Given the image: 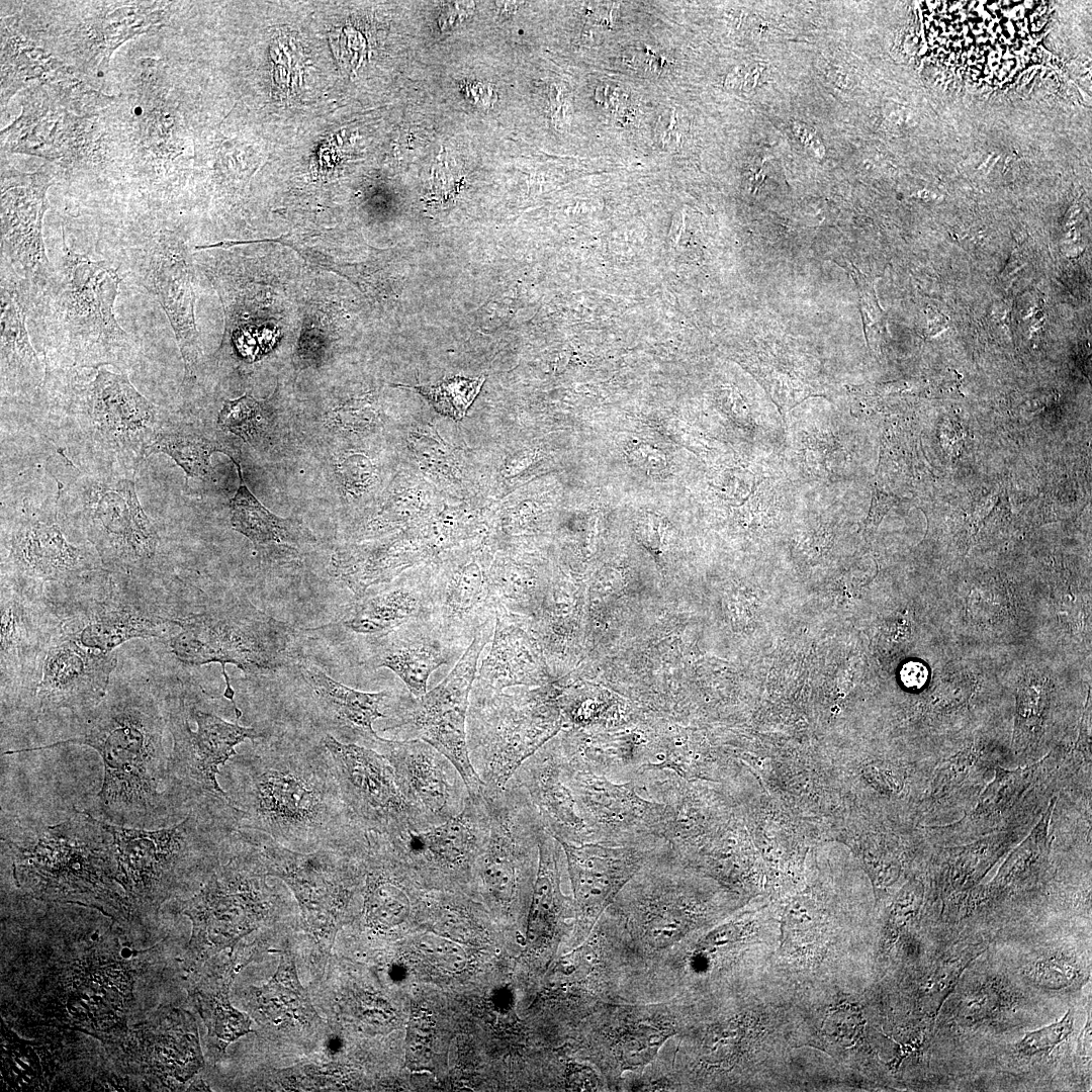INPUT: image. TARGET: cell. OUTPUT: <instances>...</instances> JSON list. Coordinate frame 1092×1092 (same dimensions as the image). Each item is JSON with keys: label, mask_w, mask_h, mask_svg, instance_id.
<instances>
[{"label": "cell", "mask_w": 1092, "mask_h": 1092, "mask_svg": "<svg viewBox=\"0 0 1092 1092\" xmlns=\"http://www.w3.org/2000/svg\"><path fill=\"white\" fill-rule=\"evenodd\" d=\"M232 757L239 827L301 852L348 845L365 832L347 807L332 757L320 746L258 744Z\"/></svg>", "instance_id": "6da1fadb"}, {"label": "cell", "mask_w": 1092, "mask_h": 1092, "mask_svg": "<svg viewBox=\"0 0 1092 1092\" xmlns=\"http://www.w3.org/2000/svg\"><path fill=\"white\" fill-rule=\"evenodd\" d=\"M84 712L85 719L75 736L46 746L9 750L5 754L70 743L94 748L104 765L103 783L97 794L100 810L109 823L116 825L145 828L157 821H165L198 796L160 790L166 787L185 793L171 783L170 755L163 743L167 719L149 694L114 687L98 705Z\"/></svg>", "instance_id": "7a4b0ae2"}, {"label": "cell", "mask_w": 1092, "mask_h": 1092, "mask_svg": "<svg viewBox=\"0 0 1092 1092\" xmlns=\"http://www.w3.org/2000/svg\"><path fill=\"white\" fill-rule=\"evenodd\" d=\"M46 369L48 419L87 472L134 475L163 423L126 374L103 367Z\"/></svg>", "instance_id": "3957f363"}, {"label": "cell", "mask_w": 1092, "mask_h": 1092, "mask_svg": "<svg viewBox=\"0 0 1092 1092\" xmlns=\"http://www.w3.org/2000/svg\"><path fill=\"white\" fill-rule=\"evenodd\" d=\"M63 251L61 264L36 293L40 294L35 312L46 369L130 367L139 356L140 344L114 315L121 281L118 273L65 244Z\"/></svg>", "instance_id": "277c9868"}, {"label": "cell", "mask_w": 1092, "mask_h": 1092, "mask_svg": "<svg viewBox=\"0 0 1092 1092\" xmlns=\"http://www.w3.org/2000/svg\"><path fill=\"white\" fill-rule=\"evenodd\" d=\"M112 836L115 881L139 911H156L183 875L214 866L239 838L238 811L226 800L199 795L171 827L128 828L102 820Z\"/></svg>", "instance_id": "5b68a950"}, {"label": "cell", "mask_w": 1092, "mask_h": 1092, "mask_svg": "<svg viewBox=\"0 0 1092 1092\" xmlns=\"http://www.w3.org/2000/svg\"><path fill=\"white\" fill-rule=\"evenodd\" d=\"M13 855L19 886L46 900L75 902L108 914L128 911L113 884L116 877L112 836L87 811L38 829L25 845L5 839Z\"/></svg>", "instance_id": "8992f818"}, {"label": "cell", "mask_w": 1092, "mask_h": 1092, "mask_svg": "<svg viewBox=\"0 0 1092 1092\" xmlns=\"http://www.w3.org/2000/svg\"><path fill=\"white\" fill-rule=\"evenodd\" d=\"M556 702V693L508 694L475 678L466 736L482 792L503 790L521 764L558 732Z\"/></svg>", "instance_id": "52a82bcc"}, {"label": "cell", "mask_w": 1092, "mask_h": 1092, "mask_svg": "<svg viewBox=\"0 0 1092 1092\" xmlns=\"http://www.w3.org/2000/svg\"><path fill=\"white\" fill-rule=\"evenodd\" d=\"M169 636L174 655L185 664L219 663L225 680L223 696L233 704L236 718L242 711L225 671L231 663L245 673L274 671L296 659L295 631L289 624L269 617L249 602L175 618Z\"/></svg>", "instance_id": "ba28073f"}, {"label": "cell", "mask_w": 1092, "mask_h": 1092, "mask_svg": "<svg viewBox=\"0 0 1092 1092\" xmlns=\"http://www.w3.org/2000/svg\"><path fill=\"white\" fill-rule=\"evenodd\" d=\"M689 1011L678 998L610 999L578 1024L575 1051L600 1073L608 1091H629L665 1043L688 1026Z\"/></svg>", "instance_id": "9c48e42d"}, {"label": "cell", "mask_w": 1092, "mask_h": 1092, "mask_svg": "<svg viewBox=\"0 0 1092 1092\" xmlns=\"http://www.w3.org/2000/svg\"><path fill=\"white\" fill-rule=\"evenodd\" d=\"M57 505L64 519L83 530L103 566L127 569L155 557L158 532L132 479L87 472L63 486Z\"/></svg>", "instance_id": "30bf717a"}, {"label": "cell", "mask_w": 1092, "mask_h": 1092, "mask_svg": "<svg viewBox=\"0 0 1092 1092\" xmlns=\"http://www.w3.org/2000/svg\"><path fill=\"white\" fill-rule=\"evenodd\" d=\"M265 876L256 847L240 835L237 853L183 904L182 913L193 924L188 949L192 957L200 961L233 947L268 918L275 897Z\"/></svg>", "instance_id": "8fae6325"}, {"label": "cell", "mask_w": 1092, "mask_h": 1092, "mask_svg": "<svg viewBox=\"0 0 1092 1092\" xmlns=\"http://www.w3.org/2000/svg\"><path fill=\"white\" fill-rule=\"evenodd\" d=\"M482 795L489 826L474 872L484 895L503 911L529 909L544 829L541 818L514 777L499 792Z\"/></svg>", "instance_id": "7c38bea8"}, {"label": "cell", "mask_w": 1092, "mask_h": 1092, "mask_svg": "<svg viewBox=\"0 0 1092 1092\" xmlns=\"http://www.w3.org/2000/svg\"><path fill=\"white\" fill-rule=\"evenodd\" d=\"M239 833L256 847L267 875L291 889L312 931L335 932L353 896L365 833L348 845L310 852L287 848L257 831L240 828Z\"/></svg>", "instance_id": "4fadbf2b"}, {"label": "cell", "mask_w": 1092, "mask_h": 1092, "mask_svg": "<svg viewBox=\"0 0 1092 1092\" xmlns=\"http://www.w3.org/2000/svg\"><path fill=\"white\" fill-rule=\"evenodd\" d=\"M495 618L489 619L475 634L448 675L433 690L419 698L399 700L393 722L383 730L408 726L417 738L432 745L456 767L468 795H482L484 785L469 757L466 719L470 693L476 678L478 659L492 639Z\"/></svg>", "instance_id": "5bb4252c"}, {"label": "cell", "mask_w": 1092, "mask_h": 1092, "mask_svg": "<svg viewBox=\"0 0 1092 1092\" xmlns=\"http://www.w3.org/2000/svg\"><path fill=\"white\" fill-rule=\"evenodd\" d=\"M561 757L563 778L590 843L654 848L666 842L663 803L645 798L632 782H614Z\"/></svg>", "instance_id": "9a60e30c"}, {"label": "cell", "mask_w": 1092, "mask_h": 1092, "mask_svg": "<svg viewBox=\"0 0 1092 1092\" xmlns=\"http://www.w3.org/2000/svg\"><path fill=\"white\" fill-rule=\"evenodd\" d=\"M51 514L28 505L2 524L1 577L41 589L103 570L98 554L69 542Z\"/></svg>", "instance_id": "2e32d148"}, {"label": "cell", "mask_w": 1092, "mask_h": 1092, "mask_svg": "<svg viewBox=\"0 0 1092 1092\" xmlns=\"http://www.w3.org/2000/svg\"><path fill=\"white\" fill-rule=\"evenodd\" d=\"M322 742L332 757L342 797L364 829L387 837L414 829L393 768L382 753L343 742L330 733Z\"/></svg>", "instance_id": "e0dca14e"}, {"label": "cell", "mask_w": 1092, "mask_h": 1092, "mask_svg": "<svg viewBox=\"0 0 1092 1092\" xmlns=\"http://www.w3.org/2000/svg\"><path fill=\"white\" fill-rule=\"evenodd\" d=\"M188 715L197 725L195 731L189 726L182 705L173 708L167 718V727L173 738L168 763L171 783L180 791L209 793L231 804L228 792L217 782L219 766L238 754L235 747L240 743L247 739L253 742L267 735L256 728L230 723L194 707L188 709Z\"/></svg>", "instance_id": "ac0fdd59"}, {"label": "cell", "mask_w": 1092, "mask_h": 1092, "mask_svg": "<svg viewBox=\"0 0 1092 1092\" xmlns=\"http://www.w3.org/2000/svg\"><path fill=\"white\" fill-rule=\"evenodd\" d=\"M40 589L1 577V695L36 692L43 661L60 617L40 599Z\"/></svg>", "instance_id": "d6986e66"}, {"label": "cell", "mask_w": 1092, "mask_h": 1092, "mask_svg": "<svg viewBox=\"0 0 1092 1092\" xmlns=\"http://www.w3.org/2000/svg\"><path fill=\"white\" fill-rule=\"evenodd\" d=\"M393 768L414 829H425L456 816L468 792L456 767L419 738L383 739L378 743Z\"/></svg>", "instance_id": "ffe728a7"}, {"label": "cell", "mask_w": 1092, "mask_h": 1092, "mask_svg": "<svg viewBox=\"0 0 1092 1092\" xmlns=\"http://www.w3.org/2000/svg\"><path fill=\"white\" fill-rule=\"evenodd\" d=\"M51 184L43 173L10 172L1 179V268L25 282L33 294L54 273L42 237Z\"/></svg>", "instance_id": "44dd1931"}, {"label": "cell", "mask_w": 1092, "mask_h": 1092, "mask_svg": "<svg viewBox=\"0 0 1092 1092\" xmlns=\"http://www.w3.org/2000/svg\"><path fill=\"white\" fill-rule=\"evenodd\" d=\"M141 284L157 299L173 328L185 367L195 378L201 349L194 317V272L185 245L176 237H154L139 251Z\"/></svg>", "instance_id": "7402d4cb"}, {"label": "cell", "mask_w": 1092, "mask_h": 1092, "mask_svg": "<svg viewBox=\"0 0 1092 1092\" xmlns=\"http://www.w3.org/2000/svg\"><path fill=\"white\" fill-rule=\"evenodd\" d=\"M559 843L573 889L575 942L581 944L619 891L658 846Z\"/></svg>", "instance_id": "603a6c76"}, {"label": "cell", "mask_w": 1092, "mask_h": 1092, "mask_svg": "<svg viewBox=\"0 0 1092 1092\" xmlns=\"http://www.w3.org/2000/svg\"><path fill=\"white\" fill-rule=\"evenodd\" d=\"M483 795L467 797L463 809L443 823L387 837L412 868L452 878L474 871L488 835Z\"/></svg>", "instance_id": "cb8c5ba5"}, {"label": "cell", "mask_w": 1092, "mask_h": 1092, "mask_svg": "<svg viewBox=\"0 0 1092 1092\" xmlns=\"http://www.w3.org/2000/svg\"><path fill=\"white\" fill-rule=\"evenodd\" d=\"M116 664L113 652L83 646L64 636L59 626L35 692L39 709L84 712L95 707L106 696Z\"/></svg>", "instance_id": "d4e9b609"}, {"label": "cell", "mask_w": 1092, "mask_h": 1092, "mask_svg": "<svg viewBox=\"0 0 1092 1092\" xmlns=\"http://www.w3.org/2000/svg\"><path fill=\"white\" fill-rule=\"evenodd\" d=\"M495 611L488 570L477 560L429 574L428 620L457 648L464 651Z\"/></svg>", "instance_id": "484cf974"}, {"label": "cell", "mask_w": 1092, "mask_h": 1092, "mask_svg": "<svg viewBox=\"0 0 1092 1092\" xmlns=\"http://www.w3.org/2000/svg\"><path fill=\"white\" fill-rule=\"evenodd\" d=\"M112 590L102 601L73 607L60 617V632L79 644L105 652L133 638H163L176 628L175 618L161 616L154 609Z\"/></svg>", "instance_id": "4316f807"}, {"label": "cell", "mask_w": 1092, "mask_h": 1092, "mask_svg": "<svg viewBox=\"0 0 1092 1092\" xmlns=\"http://www.w3.org/2000/svg\"><path fill=\"white\" fill-rule=\"evenodd\" d=\"M463 652L445 640L428 619H419L369 640L364 664L373 669H390L404 682L408 693L419 698L427 693L433 671Z\"/></svg>", "instance_id": "83f0119b"}, {"label": "cell", "mask_w": 1092, "mask_h": 1092, "mask_svg": "<svg viewBox=\"0 0 1092 1092\" xmlns=\"http://www.w3.org/2000/svg\"><path fill=\"white\" fill-rule=\"evenodd\" d=\"M514 778L527 792L544 828L558 841L590 843L562 774L559 739L551 738L517 769Z\"/></svg>", "instance_id": "f1b7e54d"}, {"label": "cell", "mask_w": 1092, "mask_h": 1092, "mask_svg": "<svg viewBox=\"0 0 1092 1092\" xmlns=\"http://www.w3.org/2000/svg\"><path fill=\"white\" fill-rule=\"evenodd\" d=\"M29 287L1 269V393L27 396L41 388L46 369L25 326L31 303Z\"/></svg>", "instance_id": "f546056e"}, {"label": "cell", "mask_w": 1092, "mask_h": 1092, "mask_svg": "<svg viewBox=\"0 0 1092 1092\" xmlns=\"http://www.w3.org/2000/svg\"><path fill=\"white\" fill-rule=\"evenodd\" d=\"M299 668L321 712L334 728L347 737L348 743L361 741L378 746L384 738L377 735L373 723L386 717L381 708L391 698L390 692L354 690L335 680L306 659L299 661Z\"/></svg>", "instance_id": "4dcf8cb0"}, {"label": "cell", "mask_w": 1092, "mask_h": 1092, "mask_svg": "<svg viewBox=\"0 0 1092 1092\" xmlns=\"http://www.w3.org/2000/svg\"><path fill=\"white\" fill-rule=\"evenodd\" d=\"M356 599L339 624L369 640L376 639L412 621L428 619L429 575L401 579Z\"/></svg>", "instance_id": "1f68e13d"}, {"label": "cell", "mask_w": 1092, "mask_h": 1092, "mask_svg": "<svg viewBox=\"0 0 1092 1092\" xmlns=\"http://www.w3.org/2000/svg\"><path fill=\"white\" fill-rule=\"evenodd\" d=\"M564 850L545 828L539 837V861L528 909V944L534 953L550 948L567 918L574 916V903L561 891V862Z\"/></svg>", "instance_id": "d6a6232c"}, {"label": "cell", "mask_w": 1092, "mask_h": 1092, "mask_svg": "<svg viewBox=\"0 0 1092 1092\" xmlns=\"http://www.w3.org/2000/svg\"><path fill=\"white\" fill-rule=\"evenodd\" d=\"M234 463L241 485L231 499V524L264 558L287 561L297 557L304 546L315 542L313 534L299 521L280 518L265 508L245 485L240 464L237 460Z\"/></svg>", "instance_id": "836d02e7"}, {"label": "cell", "mask_w": 1092, "mask_h": 1092, "mask_svg": "<svg viewBox=\"0 0 1092 1092\" xmlns=\"http://www.w3.org/2000/svg\"><path fill=\"white\" fill-rule=\"evenodd\" d=\"M250 1006L255 1018L273 1028L310 1027L320 1018L301 986L290 949L280 952L278 969L267 984L252 988Z\"/></svg>", "instance_id": "e575fe53"}, {"label": "cell", "mask_w": 1092, "mask_h": 1092, "mask_svg": "<svg viewBox=\"0 0 1092 1092\" xmlns=\"http://www.w3.org/2000/svg\"><path fill=\"white\" fill-rule=\"evenodd\" d=\"M538 661L531 643L517 626L516 617L495 612L491 646L482 659L476 678L494 690L536 682Z\"/></svg>", "instance_id": "d590c367"}, {"label": "cell", "mask_w": 1092, "mask_h": 1092, "mask_svg": "<svg viewBox=\"0 0 1092 1092\" xmlns=\"http://www.w3.org/2000/svg\"><path fill=\"white\" fill-rule=\"evenodd\" d=\"M214 452L226 454L234 459L231 448L201 428L174 420L164 419L155 441L148 451L170 456L186 473V477L206 480L211 474L210 456Z\"/></svg>", "instance_id": "8d00e7d4"}, {"label": "cell", "mask_w": 1092, "mask_h": 1092, "mask_svg": "<svg viewBox=\"0 0 1092 1092\" xmlns=\"http://www.w3.org/2000/svg\"><path fill=\"white\" fill-rule=\"evenodd\" d=\"M233 969V963H229L218 969L217 975L201 978L193 992L209 1035L216 1038L223 1050L231 1041L251 1031L249 1017L235 1009L229 999Z\"/></svg>", "instance_id": "74e56055"}, {"label": "cell", "mask_w": 1092, "mask_h": 1092, "mask_svg": "<svg viewBox=\"0 0 1092 1092\" xmlns=\"http://www.w3.org/2000/svg\"><path fill=\"white\" fill-rule=\"evenodd\" d=\"M484 377H452L436 385L417 387L435 410L453 419H462L477 396Z\"/></svg>", "instance_id": "f35d334b"}, {"label": "cell", "mask_w": 1092, "mask_h": 1092, "mask_svg": "<svg viewBox=\"0 0 1092 1092\" xmlns=\"http://www.w3.org/2000/svg\"><path fill=\"white\" fill-rule=\"evenodd\" d=\"M263 421L261 403L247 394L225 400L217 420L219 426L246 441H250L262 429Z\"/></svg>", "instance_id": "ab89813d"}, {"label": "cell", "mask_w": 1092, "mask_h": 1092, "mask_svg": "<svg viewBox=\"0 0 1092 1092\" xmlns=\"http://www.w3.org/2000/svg\"><path fill=\"white\" fill-rule=\"evenodd\" d=\"M1073 1027L1074 1015L1070 1010L1059 1021L1027 1032L1017 1043V1051L1024 1056L1049 1053L1071 1034Z\"/></svg>", "instance_id": "60d3db41"}, {"label": "cell", "mask_w": 1092, "mask_h": 1092, "mask_svg": "<svg viewBox=\"0 0 1092 1092\" xmlns=\"http://www.w3.org/2000/svg\"><path fill=\"white\" fill-rule=\"evenodd\" d=\"M1032 979L1050 989L1065 988L1076 979L1078 970L1065 958L1051 957L1038 961L1031 970Z\"/></svg>", "instance_id": "b9f144b4"}, {"label": "cell", "mask_w": 1092, "mask_h": 1092, "mask_svg": "<svg viewBox=\"0 0 1092 1092\" xmlns=\"http://www.w3.org/2000/svg\"><path fill=\"white\" fill-rule=\"evenodd\" d=\"M420 946L430 960L446 970L459 971L465 965V954L461 947L445 938L426 936Z\"/></svg>", "instance_id": "7bdbcfd3"}, {"label": "cell", "mask_w": 1092, "mask_h": 1092, "mask_svg": "<svg viewBox=\"0 0 1092 1092\" xmlns=\"http://www.w3.org/2000/svg\"><path fill=\"white\" fill-rule=\"evenodd\" d=\"M433 1023L431 1017L422 1012L414 1013L411 1017L407 1040L406 1057L411 1063L421 1062L427 1057L432 1042Z\"/></svg>", "instance_id": "ee69618b"}, {"label": "cell", "mask_w": 1092, "mask_h": 1092, "mask_svg": "<svg viewBox=\"0 0 1092 1092\" xmlns=\"http://www.w3.org/2000/svg\"><path fill=\"white\" fill-rule=\"evenodd\" d=\"M627 455L633 466L648 475H662L667 469V460L664 453L648 444L632 446Z\"/></svg>", "instance_id": "f6af8a7d"}, {"label": "cell", "mask_w": 1092, "mask_h": 1092, "mask_svg": "<svg viewBox=\"0 0 1092 1092\" xmlns=\"http://www.w3.org/2000/svg\"><path fill=\"white\" fill-rule=\"evenodd\" d=\"M900 502V498L893 494H888L878 487H875L873 491L872 507L869 514L868 526L877 527L885 514L891 507Z\"/></svg>", "instance_id": "bcb514c9"}, {"label": "cell", "mask_w": 1092, "mask_h": 1092, "mask_svg": "<svg viewBox=\"0 0 1092 1092\" xmlns=\"http://www.w3.org/2000/svg\"><path fill=\"white\" fill-rule=\"evenodd\" d=\"M927 676L926 666L915 661L904 664L900 672L902 684L910 690L922 688L927 680Z\"/></svg>", "instance_id": "7dc6e473"}, {"label": "cell", "mask_w": 1092, "mask_h": 1092, "mask_svg": "<svg viewBox=\"0 0 1092 1092\" xmlns=\"http://www.w3.org/2000/svg\"><path fill=\"white\" fill-rule=\"evenodd\" d=\"M793 130L802 141V143L812 151V154L816 157H821L824 154V147L820 143V140L816 136L806 124L800 122L793 123Z\"/></svg>", "instance_id": "c3c4849f"}]
</instances>
